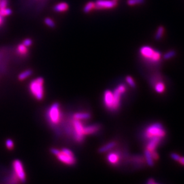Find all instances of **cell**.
Wrapping results in <instances>:
<instances>
[{
    "label": "cell",
    "mask_w": 184,
    "mask_h": 184,
    "mask_svg": "<svg viewBox=\"0 0 184 184\" xmlns=\"http://www.w3.org/2000/svg\"><path fill=\"white\" fill-rule=\"evenodd\" d=\"M140 55L145 62L151 65H158L162 61V53L148 46H144L139 50Z\"/></svg>",
    "instance_id": "cell-1"
},
{
    "label": "cell",
    "mask_w": 184,
    "mask_h": 184,
    "mask_svg": "<svg viewBox=\"0 0 184 184\" xmlns=\"http://www.w3.org/2000/svg\"><path fill=\"white\" fill-rule=\"evenodd\" d=\"M85 127L82 121L78 120L72 119L70 126L66 128V132L72 136L75 141L81 143L85 139Z\"/></svg>",
    "instance_id": "cell-2"
},
{
    "label": "cell",
    "mask_w": 184,
    "mask_h": 184,
    "mask_svg": "<svg viewBox=\"0 0 184 184\" xmlns=\"http://www.w3.org/2000/svg\"><path fill=\"white\" fill-rule=\"evenodd\" d=\"M166 135V131L162 124L160 123H154L149 124L145 128L143 136L144 139L148 141L151 139L158 138L164 139Z\"/></svg>",
    "instance_id": "cell-3"
},
{
    "label": "cell",
    "mask_w": 184,
    "mask_h": 184,
    "mask_svg": "<svg viewBox=\"0 0 184 184\" xmlns=\"http://www.w3.org/2000/svg\"><path fill=\"white\" fill-rule=\"evenodd\" d=\"M46 115L50 124L53 127H57L62 119V113L60 105L58 103H54L50 106Z\"/></svg>",
    "instance_id": "cell-4"
},
{
    "label": "cell",
    "mask_w": 184,
    "mask_h": 184,
    "mask_svg": "<svg viewBox=\"0 0 184 184\" xmlns=\"http://www.w3.org/2000/svg\"><path fill=\"white\" fill-rule=\"evenodd\" d=\"M29 91L36 99L42 100L44 95V79L38 77L34 80L29 84Z\"/></svg>",
    "instance_id": "cell-5"
},
{
    "label": "cell",
    "mask_w": 184,
    "mask_h": 184,
    "mask_svg": "<svg viewBox=\"0 0 184 184\" xmlns=\"http://www.w3.org/2000/svg\"><path fill=\"white\" fill-rule=\"evenodd\" d=\"M56 157L60 162L67 166H73L76 163V158L70 149L63 148L59 150Z\"/></svg>",
    "instance_id": "cell-6"
},
{
    "label": "cell",
    "mask_w": 184,
    "mask_h": 184,
    "mask_svg": "<svg viewBox=\"0 0 184 184\" xmlns=\"http://www.w3.org/2000/svg\"><path fill=\"white\" fill-rule=\"evenodd\" d=\"M149 82L154 90L157 93H163L165 91L166 85L163 81L162 75L158 73L153 75L149 79Z\"/></svg>",
    "instance_id": "cell-7"
},
{
    "label": "cell",
    "mask_w": 184,
    "mask_h": 184,
    "mask_svg": "<svg viewBox=\"0 0 184 184\" xmlns=\"http://www.w3.org/2000/svg\"><path fill=\"white\" fill-rule=\"evenodd\" d=\"M13 173L18 177L22 183H25L26 181V173L24 169L23 163L19 160H15L12 164Z\"/></svg>",
    "instance_id": "cell-8"
},
{
    "label": "cell",
    "mask_w": 184,
    "mask_h": 184,
    "mask_svg": "<svg viewBox=\"0 0 184 184\" xmlns=\"http://www.w3.org/2000/svg\"><path fill=\"white\" fill-rule=\"evenodd\" d=\"M117 1L113 0H97L94 3V8L97 10L109 9L116 7Z\"/></svg>",
    "instance_id": "cell-9"
},
{
    "label": "cell",
    "mask_w": 184,
    "mask_h": 184,
    "mask_svg": "<svg viewBox=\"0 0 184 184\" xmlns=\"http://www.w3.org/2000/svg\"><path fill=\"white\" fill-rule=\"evenodd\" d=\"M104 102L106 108L111 111H114V96L113 92L111 90H106L104 95Z\"/></svg>",
    "instance_id": "cell-10"
},
{
    "label": "cell",
    "mask_w": 184,
    "mask_h": 184,
    "mask_svg": "<svg viewBox=\"0 0 184 184\" xmlns=\"http://www.w3.org/2000/svg\"><path fill=\"white\" fill-rule=\"evenodd\" d=\"M107 162L113 166H117L120 163V153L119 151H112L106 156Z\"/></svg>",
    "instance_id": "cell-11"
},
{
    "label": "cell",
    "mask_w": 184,
    "mask_h": 184,
    "mask_svg": "<svg viewBox=\"0 0 184 184\" xmlns=\"http://www.w3.org/2000/svg\"><path fill=\"white\" fill-rule=\"evenodd\" d=\"M163 139L156 138L151 139L148 141H147V144L146 145V149L148 150L150 153L156 151L157 148L158 147V145L162 143L163 141Z\"/></svg>",
    "instance_id": "cell-12"
},
{
    "label": "cell",
    "mask_w": 184,
    "mask_h": 184,
    "mask_svg": "<svg viewBox=\"0 0 184 184\" xmlns=\"http://www.w3.org/2000/svg\"><path fill=\"white\" fill-rule=\"evenodd\" d=\"M100 129V126L98 124H92L88 125L85 127V134L86 135H90L98 133Z\"/></svg>",
    "instance_id": "cell-13"
},
{
    "label": "cell",
    "mask_w": 184,
    "mask_h": 184,
    "mask_svg": "<svg viewBox=\"0 0 184 184\" xmlns=\"http://www.w3.org/2000/svg\"><path fill=\"white\" fill-rule=\"evenodd\" d=\"M91 118V115L89 113L85 112H80V113H76L73 114L72 119L78 120L80 121L88 120Z\"/></svg>",
    "instance_id": "cell-14"
},
{
    "label": "cell",
    "mask_w": 184,
    "mask_h": 184,
    "mask_svg": "<svg viewBox=\"0 0 184 184\" xmlns=\"http://www.w3.org/2000/svg\"><path fill=\"white\" fill-rule=\"evenodd\" d=\"M116 145H117V143L115 142H109L99 148V153H105L108 152V151L114 148Z\"/></svg>",
    "instance_id": "cell-15"
},
{
    "label": "cell",
    "mask_w": 184,
    "mask_h": 184,
    "mask_svg": "<svg viewBox=\"0 0 184 184\" xmlns=\"http://www.w3.org/2000/svg\"><path fill=\"white\" fill-rule=\"evenodd\" d=\"M16 52L19 55L21 56H25L28 53V49L27 47H26L22 43L17 46Z\"/></svg>",
    "instance_id": "cell-16"
},
{
    "label": "cell",
    "mask_w": 184,
    "mask_h": 184,
    "mask_svg": "<svg viewBox=\"0 0 184 184\" xmlns=\"http://www.w3.org/2000/svg\"><path fill=\"white\" fill-rule=\"evenodd\" d=\"M144 158L147 164L150 167H153L154 164V161L152 158L151 153L147 149H145L144 151Z\"/></svg>",
    "instance_id": "cell-17"
},
{
    "label": "cell",
    "mask_w": 184,
    "mask_h": 184,
    "mask_svg": "<svg viewBox=\"0 0 184 184\" xmlns=\"http://www.w3.org/2000/svg\"><path fill=\"white\" fill-rule=\"evenodd\" d=\"M68 9V4L65 2H61L54 7V10L56 12H64Z\"/></svg>",
    "instance_id": "cell-18"
},
{
    "label": "cell",
    "mask_w": 184,
    "mask_h": 184,
    "mask_svg": "<svg viewBox=\"0 0 184 184\" xmlns=\"http://www.w3.org/2000/svg\"><path fill=\"white\" fill-rule=\"evenodd\" d=\"M21 181L13 172L7 179V184H20Z\"/></svg>",
    "instance_id": "cell-19"
},
{
    "label": "cell",
    "mask_w": 184,
    "mask_h": 184,
    "mask_svg": "<svg viewBox=\"0 0 184 184\" xmlns=\"http://www.w3.org/2000/svg\"><path fill=\"white\" fill-rule=\"evenodd\" d=\"M32 71L30 70L23 71L18 75V79L21 81H23V80H25L26 78L30 77L32 75Z\"/></svg>",
    "instance_id": "cell-20"
},
{
    "label": "cell",
    "mask_w": 184,
    "mask_h": 184,
    "mask_svg": "<svg viewBox=\"0 0 184 184\" xmlns=\"http://www.w3.org/2000/svg\"><path fill=\"white\" fill-rule=\"evenodd\" d=\"M164 32V27L160 26L157 29V30L156 31V35H155V39L157 41L160 40L163 37Z\"/></svg>",
    "instance_id": "cell-21"
},
{
    "label": "cell",
    "mask_w": 184,
    "mask_h": 184,
    "mask_svg": "<svg viewBox=\"0 0 184 184\" xmlns=\"http://www.w3.org/2000/svg\"><path fill=\"white\" fill-rule=\"evenodd\" d=\"M177 52L175 50H169L165 53L163 55V59L164 60H169L176 56Z\"/></svg>",
    "instance_id": "cell-22"
},
{
    "label": "cell",
    "mask_w": 184,
    "mask_h": 184,
    "mask_svg": "<svg viewBox=\"0 0 184 184\" xmlns=\"http://www.w3.org/2000/svg\"><path fill=\"white\" fill-rule=\"evenodd\" d=\"M93 8H94V3L93 2H89L85 5V7H84L83 11L85 13H89L92 11Z\"/></svg>",
    "instance_id": "cell-23"
},
{
    "label": "cell",
    "mask_w": 184,
    "mask_h": 184,
    "mask_svg": "<svg viewBox=\"0 0 184 184\" xmlns=\"http://www.w3.org/2000/svg\"><path fill=\"white\" fill-rule=\"evenodd\" d=\"M12 13V10L10 8H1L0 9V15L3 17L9 16Z\"/></svg>",
    "instance_id": "cell-24"
},
{
    "label": "cell",
    "mask_w": 184,
    "mask_h": 184,
    "mask_svg": "<svg viewBox=\"0 0 184 184\" xmlns=\"http://www.w3.org/2000/svg\"><path fill=\"white\" fill-rule=\"evenodd\" d=\"M145 0H128L127 3L128 6H133L138 4H141L144 3Z\"/></svg>",
    "instance_id": "cell-25"
},
{
    "label": "cell",
    "mask_w": 184,
    "mask_h": 184,
    "mask_svg": "<svg viewBox=\"0 0 184 184\" xmlns=\"http://www.w3.org/2000/svg\"><path fill=\"white\" fill-rule=\"evenodd\" d=\"M126 81L128 85H130L132 88H135L136 87V83L135 80L131 76H127L126 78Z\"/></svg>",
    "instance_id": "cell-26"
},
{
    "label": "cell",
    "mask_w": 184,
    "mask_h": 184,
    "mask_svg": "<svg viewBox=\"0 0 184 184\" xmlns=\"http://www.w3.org/2000/svg\"><path fill=\"white\" fill-rule=\"evenodd\" d=\"M6 147L9 150L13 149L14 148V142L11 139H8L6 141Z\"/></svg>",
    "instance_id": "cell-27"
},
{
    "label": "cell",
    "mask_w": 184,
    "mask_h": 184,
    "mask_svg": "<svg viewBox=\"0 0 184 184\" xmlns=\"http://www.w3.org/2000/svg\"><path fill=\"white\" fill-rule=\"evenodd\" d=\"M44 22H45V23L48 27H49L50 28H54L55 27V22H54V21L52 19H51L50 18H46V19H45Z\"/></svg>",
    "instance_id": "cell-28"
},
{
    "label": "cell",
    "mask_w": 184,
    "mask_h": 184,
    "mask_svg": "<svg viewBox=\"0 0 184 184\" xmlns=\"http://www.w3.org/2000/svg\"><path fill=\"white\" fill-rule=\"evenodd\" d=\"M8 4V0H0V9L7 8Z\"/></svg>",
    "instance_id": "cell-29"
},
{
    "label": "cell",
    "mask_w": 184,
    "mask_h": 184,
    "mask_svg": "<svg viewBox=\"0 0 184 184\" xmlns=\"http://www.w3.org/2000/svg\"><path fill=\"white\" fill-rule=\"evenodd\" d=\"M170 157H171V158L173 160H174L175 162H178L179 160V158H181V156H179V154H177V153H173L170 154Z\"/></svg>",
    "instance_id": "cell-30"
},
{
    "label": "cell",
    "mask_w": 184,
    "mask_h": 184,
    "mask_svg": "<svg viewBox=\"0 0 184 184\" xmlns=\"http://www.w3.org/2000/svg\"><path fill=\"white\" fill-rule=\"evenodd\" d=\"M22 44H23L24 46H25L26 47H28L31 46L32 45V41L31 39H29V38H27V39H25V40L23 41Z\"/></svg>",
    "instance_id": "cell-31"
},
{
    "label": "cell",
    "mask_w": 184,
    "mask_h": 184,
    "mask_svg": "<svg viewBox=\"0 0 184 184\" xmlns=\"http://www.w3.org/2000/svg\"><path fill=\"white\" fill-rule=\"evenodd\" d=\"M4 23H5L4 17H3L1 15H0V28H1L4 26Z\"/></svg>",
    "instance_id": "cell-32"
},
{
    "label": "cell",
    "mask_w": 184,
    "mask_h": 184,
    "mask_svg": "<svg viewBox=\"0 0 184 184\" xmlns=\"http://www.w3.org/2000/svg\"><path fill=\"white\" fill-rule=\"evenodd\" d=\"M178 162L179 163V164L182 166H184V157H181V158H179Z\"/></svg>",
    "instance_id": "cell-33"
},
{
    "label": "cell",
    "mask_w": 184,
    "mask_h": 184,
    "mask_svg": "<svg viewBox=\"0 0 184 184\" xmlns=\"http://www.w3.org/2000/svg\"><path fill=\"white\" fill-rule=\"evenodd\" d=\"M113 1H117V0H113Z\"/></svg>",
    "instance_id": "cell-34"
},
{
    "label": "cell",
    "mask_w": 184,
    "mask_h": 184,
    "mask_svg": "<svg viewBox=\"0 0 184 184\" xmlns=\"http://www.w3.org/2000/svg\"><path fill=\"white\" fill-rule=\"evenodd\" d=\"M154 184H157V183H156V182H155V183H154Z\"/></svg>",
    "instance_id": "cell-35"
}]
</instances>
